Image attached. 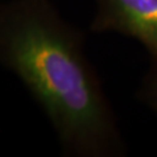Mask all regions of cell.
<instances>
[{"instance_id":"cell-2","label":"cell","mask_w":157,"mask_h":157,"mask_svg":"<svg viewBox=\"0 0 157 157\" xmlns=\"http://www.w3.org/2000/svg\"><path fill=\"white\" fill-rule=\"evenodd\" d=\"M90 30L132 37L157 61V0H95Z\"/></svg>"},{"instance_id":"cell-1","label":"cell","mask_w":157,"mask_h":157,"mask_svg":"<svg viewBox=\"0 0 157 157\" xmlns=\"http://www.w3.org/2000/svg\"><path fill=\"white\" fill-rule=\"evenodd\" d=\"M0 67L41 107L63 155L124 157L126 141L82 30L50 0L0 2Z\"/></svg>"},{"instance_id":"cell-3","label":"cell","mask_w":157,"mask_h":157,"mask_svg":"<svg viewBox=\"0 0 157 157\" xmlns=\"http://www.w3.org/2000/svg\"><path fill=\"white\" fill-rule=\"evenodd\" d=\"M136 97L142 104L157 114V61H150L149 69L141 79Z\"/></svg>"}]
</instances>
